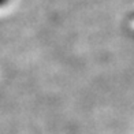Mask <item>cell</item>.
Masks as SVG:
<instances>
[{"label": "cell", "mask_w": 134, "mask_h": 134, "mask_svg": "<svg viewBox=\"0 0 134 134\" xmlns=\"http://www.w3.org/2000/svg\"><path fill=\"white\" fill-rule=\"evenodd\" d=\"M5 2H7V0H0V5H3Z\"/></svg>", "instance_id": "cell-1"}]
</instances>
